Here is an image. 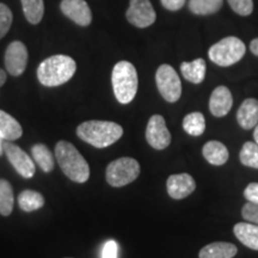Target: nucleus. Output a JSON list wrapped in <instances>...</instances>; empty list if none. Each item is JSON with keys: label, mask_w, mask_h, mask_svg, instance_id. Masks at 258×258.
<instances>
[{"label": "nucleus", "mask_w": 258, "mask_h": 258, "mask_svg": "<svg viewBox=\"0 0 258 258\" xmlns=\"http://www.w3.org/2000/svg\"><path fill=\"white\" fill-rule=\"evenodd\" d=\"M183 129L186 134L191 137H200L206 131V120L205 116L201 112H190L183 120Z\"/></svg>", "instance_id": "4be33fe9"}, {"label": "nucleus", "mask_w": 258, "mask_h": 258, "mask_svg": "<svg viewBox=\"0 0 258 258\" xmlns=\"http://www.w3.org/2000/svg\"><path fill=\"white\" fill-rule=\"evenodd\" d=\"M253 139H254V143L258 145V123L256 127H254V131H253Z\"/></svg>", "instance_id": "c9c22d12"}, {"label": "nucleus", "mask_w": 258, "mask_h": 258, "mask_svg": "<svg viewBox=\"0 0 258 258\" xmlns=\"http://www.w3.org/2000/svg\"><path fill=\"white\" fill-rule=\"evenodd\" d=\"M55 156L62 172L76 183H85L90 177V166L76 146L69 141H59Z\"/></svg>", "instance_id": "7ed1b4c3"}, {"label": "nucleus", "mask_w": 258, "mask_h": 258, "mask_svg": "<svg viewBox=\"0 0 258 258\" xmlns=\"http://www.w3.org/2000/svg\"><path fill=\"white\" fill-rule=\"evenodd\" d=\"M28 50L21 41H14L9 44L5 51L6 71L14 77L21 76L27 69Z\"/></svg>", "instance_id": "9b49d317"}, {"label": "nucleus", "mask_w": 258, "mask_h": 258, "mask_svg": "<svg viewBox=\"0 0 258 258\" xmlns=\"http://www.w3.org/2000/svg\"><path fill=\"white\" fill-rule=\"evenodd\" d=\"M23 12L29 23L38 24L43 18L44 3L43 0H21Z\"/></svg>", "instance_id": "393cba45"}, {"label": "nucleus", "mask_w": 258, "mask_h": 258, "mask_svg": "<svg viewBox=\"0 0 258 258\" xmlns=\"http://www.w3.org/2000/svg\"><path fill=\"white\" fill-rule=\"evenodd\" d=\"M146 140L154 150L161 151L169 147L171 134L166 127L165 118L161 115H153L148 120L146 127Z\"/></svg>", "instance_id": "1a4fd4ad"}, {"label": "nucleus", "mask_w": 258, "mask_h": 258, "mask_svg": "<svg viewBox=\"0 0 258 258\" xmlns=\"http://www.w3.org/2000/svg\"><path fill=\"white\" fill-rule=\"evenodd\" d=\"M166 189L170 198L183 200L194 192L196 189V182L189 173H176L167 178Z\"/></svg>", "instance_id": "ddd939ff"}, {"label": "nucleus", "mask_w": 258, "mask_h": 258, "mask_svg": "<svg viewBox=\"0 0 258 258\" xmlns=\"http://www.w3.org/2000/svg\"><path fill=\"white\" fill-rule=\"evenodd\" d=\"M118 246L115 240H108L103 246L102 258H117Z\"/></svg>", "instance_id": "7c9ffc66"}, {"label": "nucleus", "mask_w": 258, "mask_h": 258, "mask_svg": "<svg viewBox=\"0 0 258 258\" xmlns=\"http://www.w3.org/2000/svg\"><path fill=\"white\" fill-rule=\"evenodd\" d=\"M237 239L251 250L258 251V225L251 222H238L233 228Z\"/></svg>", "instance_id": "f3484780"}, {"label": "nucleus", "mask_w": 258, "mask_h": 258, "mask_svg": "<svg viewBox=\"0 0 258 258\" xmlns=\"http://www.w3.org/2000/svg\"><path fill=\"white\" fill-rule=\"evenodd\" d=\"M160 3L169 11H178L184 6L185 0H160Z\"/></svg>", "instance_id": "473e14b6"}, {"label": "nucleus", "mask_w": 258, "mask_h": 258, "mask_svg": "<svg viewBox=\"0 0 258 258\" xmlns=\"http://www.w3.org/2000/svg\"><path fill=\"white\" fill-rule=\"evenodd\" d=\"M112 89L116 99L121 104H128L138 92V73L134 64L129 61H120L114 66L111 73Z\"/></svg>", "instance_id": "20e7f679"}, {"label": "nucleus", "mask_w": 258, "mask_h": 258, "mask_svg": "<svg viewBox=\"0 0 258 258\" xmlns=\"http://www.w3.org/2000/svg\"><path fill=\"white\" fill-rule=\"evenodd\" d=\"M62 14L80 27H88L92 21V14L85 0H62L60 4Z\"/></svg>", "instance_id": "f8f14e48"}, {"label": "nucleus", "mask_w": 258, "mask_h": 258, "mask_svg": "<svg viewBox=\"0 0 258 258\" xmlns=\"http://www.w3.org/2000/svg\"><path fill=\"white\" fill-rule=\"evenodd\" d=\"M15 205L14 190L6 179H0V214L9 217Z\"/></svg>", "instance_id": "a878e982"}, {"label": "nucleus", "mask_w": 258, "mask_h": 258, "mask_svg": "<svg viewBox=\"0 0 258 258\" xmlns=\"http://www.w3.org/2000/svg\"><path fill=\"white\" fill-rule=\"evenodd\" d=\"M250 50L252 51V54H254V55L258 56V38H254V40L251 41Z\"/></svg>", "instance_id": "72a5a7b5"}, {"label": "nucleus", "mask_w": 258, "mask_h": 258, "mask_svg": "<svg viewBox=\"0 0 258 258\" xmlns=\"http://www.w3.org/2000/svg\"><path fill=\"white\" fill-rule=\"evenodd\" d=\"M12 24V12L5 4L0 3V38L8 34Z\"/></svg>", "instance_id": "cd10ccee"}, {"label": "nucleus", "mask_w": 258, "mask_h": 258, "mask_svg": "<svg viewBox=\"0 0 258 258\" xmlns=\"http://www.w3.org/2000/svg\"><path fill=\"white\" fill-rule=\"evenodd\" d=\"M238 252L237 246L226 241H215L206 245L199 252L200 258H233Z\"/></svg>", "instance_id": "a211bd4d"}, {"label": "nucleus", "mask_w": 258, "mask_h": 258, "mask_svg": "<svg viewBox=\"0 0 258 258\" xmlns=\"http://www.w3.org/2000/svg\"><path fill=\"white\" fill-rule=\"evenodd\" d=\"M233 105V97L226 86H218L209 98V110L215 117H224L230 112Z\"/></svg>", "instance_id": "4468645a"}, {"label": "nucleus", "mask_w": 258, "mask_h": 258, "mask_svg": "<svg viewBox=\"0 0 258 258\" xmlns=\"http://www.w3.org/2000/svg\"><path fill=\"white\" fill-rule=\"evenodd\" d=\"M237 121L245 131H250L258 123V101L247 98L241 103L237 111Z\"/></svg>", "instance_id": "2eb2a0df"}, {"label": "nucleus", "mask_w": 258, "mask_h": 258, "mask_svg": "<svg viewBox=\"0 0 258 258\" xmlns=\"http://www.w3.org/2000/svg\"><path fill=\"white\" fill-rule=\"evenodd\" d=\"M140 175V164L134 158L122 157L111 161L106 167V182L114 188L128 185Z\"/></svg>", "instance_id": "423d86ee"}, {"label": "nucleus", "mask_w": 258, "mask_h": 258, "mask_svg": "<svg viewBox=\"0 0 258 258\" xmlns=\"http://www.w3.org/2000/svg\"><path fill=\"white\" fill-rule=\"evenodd\" d=\"M3 148H4V152L9 161L12 164V166L15 167V170L17 171L19 175L24 177V178H31L35 175L36 167H35L34 161L21 147L12 144L11 141L6 140L3 144Z\"/></svg>", "instance_id": "9d476101"}, {"label": "nucleus", "mask_w": 258, "mask_h": 258, "mask_svg": "<svg viewBox=\"0 0 258 258\" xmlns=\"http://www.w3.org/2000/svg\"><path fill=\"white\" fill-rule=\"evenodd\" d=\"M77 63L69 55H53L47 57L37 69V78L43 86L55 88L72 79L76 74Z\"/></svg>", "instance_id": "f03ea898"}, {"label": "nucleus", "mask_w": 258, "mask_h": 258, "mask_svg": "<svg viewBox=\"0 0 258 258\" xmlns=\"http://www.w3.org/2000/svg\"><path fill=\"white\" fill-rule=\"evenodd\" d=\"M202 154L205 159L208 161L211 165L221 166L228 160V150L224 144L220 141H208L205 144L202 148Z\"/></svg>", "instance_id": "dca6fc26"}, {"label": "nucleus", "mask_w": 258, "mask_h": 258, "mask_svg": "<svg viewBox=\"0 0 258 258\" xmlns=\"http://www.w3.org/2000/svg\"><path fill=\"white\" fill-rule=\"evenodd\" d=\"M232 10L239 16H250L253 11L252 0H227Z\"/></svg>", "instance_id": "c85d7f7f"}, {"label": "nucleus", "mask_w": 258, "mask_h": 258, "mask_svg": "<svg viewBox=\"0 0 258 258\" xmlns=\"http://www.w3.org/2000/svg\"><path fill=\"white\" fill-rule=\"evenodd\" d=\"M18 205L22 211L30 213L42 208L44 206V198L38 191L24 190L19 194Z\"/></svg>", "instance_id": "412c9836"}, {"label": "nucleus", "mask_w": 258, "mask_h": 258, "mask_svg": "<svg viewBox=\"0 0 258 258\" xmlns=\"http://www.w3.org/2000/svg\"><path fill=\"white\" fill-rule=\"evenodd\" d=\"M125 17L134 27L144 29L156 22L157 15L150 0H131Z\"/></svg>", "instance_id": "6e6552de"}, {"label": "nucleus", "mask_w": 258, "mask_h": 258, "mask_svg": "<svg viewBox=\"0 0 258 258\" xmlns=\"http://www.w3.org/2000/svg\"><path fill=\"white\" fill-rule=\"evenodd\" d=\"M180 71H182L183 77L192 84H201L205 80L206 71V61L201 59H196L191 62H182L180 63Z\"/></svg>", "instance_id": "aec40b11"}, {"label": "nucleus", "mask_w": 258, "mask_h": 258, "mask_svg": "<svg viewBox=\"0 0 258 258\" xmlns=\"http://www.w3.org/2000/svg\"><path fill=\"white\" fill-rule=\"evenodd\" d=\"M241 164L247 167L258 169V145L256 143H245L239 153Z\"/></svg>", "instance_id": "bb28decb"}, {"label": "nucleus", "mask_w": 258, "mask_h": 258, "mask_svg": "<svg viewBox=\"0 0 258 258\" xmlns=\"http://www.w3.org/2000/svg\"><path fill=\"white\" fill-rule=\"evenodd\" d=\"M244 198L247 202L258 205V183H250L244 190Z\"/></svg>", "instance_id": "2f4dec72"}, {"label": "nucleus", "mask_w": 258, "mask_h": 258, "mask_svg": "<svg viewBox=\"0 0 258 258\" xmlns=\"http://www.w3.org/2000/svg\"><path fill=\"white\" fill-rule=\"evenodd\" d=\"M246 53L244 42L238 37L228 36L213 44L208 50L211 61L221 67H228L243 59Z\"/></svg>", "instance_id": "39448f33"}, {"label": "nucleus", "mask_w": 258, "mask_h": 258, "mask_svg": "<svg viewBox=\"0 0 258 258\" xmlns=\"http://www.w3.org/2000/svg\"><path fill=\"white\" fill-rule=\"evenodd\" d=\"M241 217L247 222L258 225V205L251 202L246 203L241 209Z\"/></svg>", "instance_id": "c756f323"}, {"label": "nucleus", "mask_w": 258, "mask_h": 258, "mask_svg": "<svg viewBox=\"0 0 258 258\" xmlns=\"http://www.w3.org/2000/svg\"><path fill=\"white\" fill-rule=\"evenodd\" d=\"M3 152H4V148H3V144H2V138H0V156H2Z\"/></svg>", "instance_id": "e433bc0d"}, {"label": "nucleus", "mask_w": 258, "mask_h": 258, "mask_svg": "<svg viewBox=\"0 0 258 258\" xmlns=\"http://www.w3.org/2000/svg\"><path fill=\"white\" fill-rule=\"evenodd\" d=\"M31 156L34 158V160L36 161L37 165L41 167L44 172H50L53 171L54 166H55V163H54V157L49 150H48L47 146L44 145L38 144L35 145L34 147L31 148Z\"/></svg>", "instance_id": "5701e85b"}, {"label": "nucleus", "mask_w": 258, "mask_h": 258, "mask_svg": "<svg viewBox=\"0 0 258 258\" xmlns=\"http://www.w3.org/2000/svg\"><path fill=\"white\" fill-rule=\"evenodd\" d=\"M224 0H189V10L199 16L217 14L221 9Z\"/></svg>", "instance_id": "b1692460"}, {"label": "nucleus", "mask_w": 258, "mask_h": 258, "mask_svg": "<svg viewBox=\"0 0 258 258\" xmlns=\"http://www.w3.org/2000/svg\"><path fill=\"white\" fill-rule=\"evenodd\" d=\"M6 78H8V76H6V72L4 70L0 69V86H3L6 82Z\"/></svg>", "instance_id": "f704fd0d"}, {"label": "nucleus", "mask_w": 258, "mask_h": 258, "mask_svg": "<svg viewBox=\"0 0 258 258\" xmlns=\"http://www.w3.org/2000/svg\"><path fill=\"white\" fill-rule=\"evenodd\" d=\"M156 83L159 93L169 103H175L182 96V83L178 74L170 64H161L156 73Z\"/></svg>", "instance_id": "0eeeda50"}, {"label": "nucleus", "mask_w": 258, "mask_h": 258, "mask_svg": "<svg viewBox=\"0 0 258 258\" xmlns=\"http://www.w3.org/2000/svg\"><path fill=\"white\" fill-rule=\"evenodd\" d=\"M77 135L93 147L105 148L120 140L123 135V128L115 122L92 120L79 124Z\"/></svg>", "instance_id": "f257e3e1"}, {"label": "nucleus", "mask_w": 258, "mask_h": 258, "mask_svg": "<svg viewBox=\"0 0 258 258\" xmlns=\"http://www.w3.org/2000/svg\"><path fill=\"white\" fill-rule=\"evenodd\" d=\"M23 129L19 122L8 112L0 110V138L8 141H15L22 137Z\"/></svg>", "instance_id": "6ab92c4d"}]
</instances>
